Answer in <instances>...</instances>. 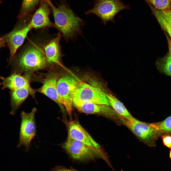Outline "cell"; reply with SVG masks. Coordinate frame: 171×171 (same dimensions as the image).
<instances>
[{"instance_id":"1","label":"cell","mask_w":171,"mask_h":171,"mask_svg":"<svg viewBox=\"0 0 171 171\" xmlns=\"http://www.w3.org/2000/svg\"><path fill=\"white\" fill-rule=\"evenodd\" d=\"M45 40H30L8 61L11 73L19 74L25 72L31 75L33 72L47 69V61L43 48Z\"/></svg>"},{"instance_id":"2","label":"cell","mask_w":171,"mask_h":171,"mask_svg":"<svg viewBox=\"0 0 171 171\" xmlns=\"http://www.w3.org/2000/svg\"><path fill=\"white\" fill-rule=\"evenodd\" d=\"M54 17V27L66 41H74L78 35L83 36L82 28L85 22L73 11L66 0H60L57 7L48 0Z\"/></svg>"},{"instance_id":"3","label":"cell","mask_w":171,"mask_h":171,"mask_svg":"<svg viewBox=\"0 0 171 171\" xmlns=\"http://www.w3.org/2000/svg\"><path fill=\"white\" fill-rule=\"evenodd\" d=\"M118 115L121 124L127 127L139 140L149 146H156L160 135L151 123L140 121L133 116L126 118Z\"/></svg>"},{"instance_id":"4","label":"cell","mask_w":171,"mask_h":171,"mask_svg":"<svg viewBox=\"0 0 171 171\" xmlns=\"http://www.w3.org/2000/svg\"><path fill=\"white\" fill-rule=\"evenodd\" d=\"M68 137L80 141L89 148L95 155L104 160L111 168L113 167L108 156L100 145L76 121H70L68 124Z\"/></svg>"},{"instance_id":"5","label":"cell","mask_w":171,"mask_h":171,"mask_svg":"<svg viewBox=\"0 0 171 171\" xmlns=\"http://www.w3.org/2000/svg\"><path fill=\"white\" fill-rule=\"evenodd\" d=\"M93 7L85 12L86 15L95 14L102 20L104 25L107 22H114V18L121 10L129 9V5H125L121 0H95Z\"/></svg>"},{"instance_id":"6","label":"cell","mask_w":171,"mask_h":171,"mask_svg":"<svg viewBox=\"0 0 171 171\" xmlns=\"http://www.w3.org/2000/svg\"><path fill=\"white\" fill-rule=\"evenodd\" d=\"M79 82L72 76L60 75L57 82L58 100L64 106L70 118L72 110L74 93Z\"/></svg>"},{"instance_id":"7","label":"cell","mask_w":171,"mask_h":171,"mask_svg":"<svg viewBox=\"0 0 171 171\" xmlns=\"http://www.w3.org/2000/svg\"><path fill=\"white\" fill-rule=\"evenodd\" d=\"M86 102L110 106L105 92L86 83L79 81L74 93L73 104Z\"/></svg>"},{"instance_id":"8","label":"cell","mask_w":171,"mask_h":171,"mask_svg":"<svg viewBox=\"0 0 171 171\" xmlns=\"http://www.w3.org/2000/svg\"><path fill=\"white\" fill-rule=\"evenodd\" d=\"M30 20L18 19L13 29L4 35L6 45L10 50L8 61L12 58L22 45L28 33L32 29L29 24Z\"/></svg>"},{"instance_id":"9","label":"cell","mask_w":171,"mask_h":171,"mask_svg":"<svg viewBox=\"0 0 171 171\" xmlns=\"http://www.w3.org/2000/svg\"><path fill=\"white\" fill-rule=\"evenodd\" d=\"M36 111L37 109L34 107L29 113L23 111L21 113L19 139L17 147L23 145L26 151L29 150L31 141L36 135V127L35 116Z\"/></svg>"},{"instance_id":"10","label":"cell","mask_w":171,"mask_h":171,"mask_svg":"<svg viewBox=\"0 0 171 171\" xmlns=\"http://www.w3.org/2000/svg\"><path fill=\"white\" fill-rule=\"evenodd\" d=\"M61 36L59 32L55 37L46 39L44 43L43 48L49 70L58 66L63 67L61 63L63 55L60 44Z\"/></svg>"},{"instance_id":"11","label":"cell","mask_w":171,"mask_h":171,"mask_svg":"<svg viewBox=\"0 0 171 171\" xmlns=\"http://www.w3.org/2000/svg\"><path fill=\"white\" fill-rule=\"evenodd\" d=\"M58 66L49 70L48 73L42 74L44 76L42 81L43 85L38 89V91L54 101L59 106L62 113H64L66 110L58 100L57 90V83L60 75L56 71Z\"/></svg>"},{"instance_id":"12","label":"cell","mask_w":171,"mask_h":171,"mask_svg":"<svg viewBox=\"0 0 171 171\" xmlns=\"http://www.w3.org/2000/svg\"><path fill=\"white\" fill-rule=\"evenodd\" d=\"M73 105L81 112L100 115L112 120L118 125L121 124L118 114L110 106L87 102L74 103Z\"/></svg>"},{"instance_id":"13","label":"cell","mask_w":171,"mask_h":171,"mask_svg":"<svg viewBox=\"0 0 171 171\" xmlns=\"http://www.w3.org/2000/svg\"><path fill=\"white\" fill-rule=\"evenodd\" d=\"M51 10L48 0H41L38 9L33 14L29 24L32 29H38L54 27V23L50 20Z\"/></svg>"},{"instance_id":"14","label":"cell","mask_w":171,"mask_h":171,"mask_svg":"<svg viewBox=\"0 0 171 171\" xmlns=\"http://www.w3.org/2000/svg\"><path fill=\"white\" fill-rule=\"evenodd\" d=\"M62 146L72 158L76 160L90 159L95 155L89 148L81 142L68 137Z\"/></svg>"},{"instance_id":"15","label":"cell","mask_w":171,"mask_h":171,"mask_svg":"<svg viewBox=\"0 0 171 171\" xmlns=\"http://www.w3.org/2000/svg\"><path fill=\"white\" fill-rule=\"evenodd\" d=\"M38 89H34L30 86H25L10 91V96L11 110L10 114L14 115L20 106L31 95L34 97Z\"/></svg>"},{"instance_id":"16","label":"cell","mask_w":171,"mask_h":171,"mask_svg":"<svg viewBox=\"0 0 171 171\" xmlns=\"http://www.w3.org/2000/svg\"><path fill=\"white\" fill-rule=\"evenodd\" d=\"M30 78L24 75L23 76L15 73H11L5 77L0 76V79L2 81L0 82V85L2 86V89L8 88L10 90L25 86H30Z\"/></svg>"},{"instance_id":"17","label":"cell","mask_w":171,"mask_h":171,"mask_svg":"<svg viewBox=\"0 0 171 171\" xmlns=\"http://www.w3.org/2000/svg\"><path fill=\"white\" fill-rule=\"evenodd\" d=\"M150 7L162 29L169 35L171 38V10H160L156 9L146 2Z\"/></svg>"},{"instance_id":"18","label":"cell","mask_w":171,"mask_h":171,"mask_svg":"<svg viewBox=\"0 0 171 171\" xmlns=\"http://www.w3.org/2000/svg\"><path fill=\"white\" fill-rule=\"evenodd\" d=\"M41 0H22L18 19L30 20Z\"/></svg>"},{"instance_id":"19","label":"cell","mask_w":171,"mask_h":171,"mask_svg":"<svg viewBox=\"0 0 171 171\" xmlns=\"http://www.w3.org/2000/svg\"><path fill=\"white\" fill-rule=\"evenodd\" d=\"M105 93L110 106L117 113L126 118H130L133 116L123 103L115 96L110 93L105 92Z\"/></svg>"},{"instance_id":"20","label":"cell","mask_w":171,"mask_h":171,"mask_svg":"<svg viewBox=\"0 0 171 171\" xmlns=\"http://www.w3.org/2000/svg\"><path fill=\"white\" fill-rule=\"evenodd\" d=\"M151 124L160 136L165 134H171V115L161 121Z\"/></svg>"},{"instance_id":"21","label":"cell","mask_w":171,"mask_h":171,"mask_svg":"<svg viewBox=\"0 0 171 171\" xmlns=\"http://www.w3.org/2000/svg\"><path fill=\"white\" fill-rule=\"evenodd\" d=\"M156 65L157 68L160 71L171 76V58L169 53L157 60Z\"/></svg>"},{"instance_id":"22","label":"cell","mask_w":171,"mask_h":171,"mask_svg":"<svg viewBox=\"0 0 171 171\" xmlns=\"http://www.w3.org/2000/svg\"><path fill=\"white\" fill-rule=\"evenodd\" d=\"M157 9L163 10L170 9L171 0H145Z\"/></svg>"},{"instance_id":"23","label":"cell","mask_w":171,"mask_h":171,"mask_svg":"<svg viewBox=\"0 0 171 171\" xmlns=\"http://www.w3.org/2000/svg\"><path fill=\"white\" fill-rule=\"evenodd\" d=\"M161 136L164 145L171 149V134H165Z\"/></svg>"},{"instance_id":"24","label":"cell","mask_w":171,"mask_h":171,"mask_svg":"<svg viewBox=\"0 0 171 171\" xmlns=\"http://www.w3.org/2000/svg\"><path fill=\"white\" fill-rule=\"evenodd\" d=\"M6 46L4 35L0 36V49L5 47Z\"/></svg>"},{"instance_id":"25","label":"cell","mask_w":171,"mask_h":171,"mask_svg":"<svg viewBox=\"0 0 171 171\" xmlns=\"http://www.w3.org/2000/svg\"><path fill=\"white\" fill-rule=\"evenodd\" d=\"M167 39L168 48L169 49V54L171 58V38L170 37L166 35Z\"/></svg>"},{"instance_id":"26","label":"cell","mask_w":171,"mask_h":171,"mask_svg":"<svg viewBox=\"0 0 171 171\" xmlns=\"http://www.w3.org/2000/svg\"><path fill=\"white\" fill-rule=\"evenodd\" d=\"M53 171H73L71 170L62 167H57L55 168Z\"/></svg>"},{"instance_id":"27","label":"cell","mask_w":171,"mask_h":171,"mask_svg":"<svg viewBox=\"0 0 171 171\" xmlns=\"http://www.w3.org/2000/svg\"><path fill=\"white\" fill-rule=\"evenodd\" d=\"M169 156L171 160V149L170 151Z\"/></svg>"},{"instance_id":"28","label":"cell","mask_w":171,"mask_h":171,"mask_svg":"<svg viewBox=\"0 0 171 171\" xmlns=\"http://www.w3.org/2000/svg\"><path fill=\"white\" fill-rule=\"evenodd\" d=\"M170 9L171 10V5H170Z\"/></svg>"},{"instance_id":"29","label":"cell","mask_w":171,"mask_h":171,"mask_svg":"<svg viewBox=\"0 0 171 171\" xmlns=\"http://www.w3.org/2000/svg\"><path fill=\"white\" fill-rule=\"evenodd\" d=\"M73 171H76V170H73Z\"/></svg>"},{"instance_id":"30","label":"cell","mask_w":171,"mask_h":171,"mask_svg":"<svg viewBox=\"0 0 171 171\" xmlns=\"http://www.w3.org/2000/svg\"><path fill=\"white\" fill-rule=\"evenodd\" d=\"M121 171H124L122 170H121Z\"/></svg>"}]
</instances>
